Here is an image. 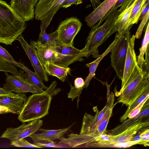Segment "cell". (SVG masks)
I'll list each match as a JSON object with an SVG mask.
<instances>
[{
  "label": "cell",
  "instance_id": "cell-11",
  "mask_svg": "<svg viewBox=\"0 0 149 149\" xmlns=\"http://www.w3.org/2000/svg\"><path fill=\"white\" fill-rule=\"evenodd\" d=\"M56 58L54 63L59 66L66 68L77 61H82L81 50L73 46H68L57 43L54 47Z\"/></svg>",
  "mask_w": 149,
  "mask_h": 149
},
{
  "label": "cell",
  "instance_id": "cell-7",
  "mask_svg": "<svg viewBox=\"0 0 149 149\" xmlns=\"http://www.w3.org/2000/svg\"><path fill=\"white\" fill-rule=\"evenodd\" d=\"M141 118L134 123L119 133L113 135L109 140L106 148H119V144L132 141L133 138L149 126V118Z\"/></svg>",
  "mask_w": 149,
  "mask_h": 149
},
{
  "label": "cell",
  "instance_id": "cell-15",
  "mask_svg": "<svg viewBox=\"0 0 149 149\" xmlns=\"http://www.w3.org/2000/svg\"><path fill=\"white\" fill-rule=\"evenodd\" d=\"M27 99L24 93L12 92L9 94L0 95V105L6 107L14 114H19Z\"/></svg>",
  "mask_w": 149,
  "mask_h": 149
},
{
  "label": "cell",
  "instance_id": "cell-16",
  "mask_svg": "<svg viewBox=\"0 0 149 149\" xmlns=\"http://www.w3.org/2000/svg\"><path fill=\"white\" fill-rule=\"evenodd\" d=\"M65 0H39L34 10V17L38 20L48 17L52 13H56L61 8Z\"/></svg>",
  "mask_w": 149,
  "mask_h": 149
},
{
  "label": "cell",
  "instance_id": "cell-12",
  "mask_svg": "<svg viewBox=\"0 0 149 149\" xmlns=\"http://www.w3.org/2000/svg\"><path fill=\"white\" fill-rule=\"evenodd\" d=\"M114 94L112 92L107 98L106 105L100 111L98 110L97 107H93V109L96 111L94 116L87 113L84 114L80 134L89 133L97 127L103 119L107 111L111 105L114 103Z\"/></svg>",
  "mask_w": 149,
  "mask_h": 149
},
{
  "label": "cell",
  "instance_id": "cell-31",
  "mask_svg": "<svg viewBox=\"0 0 149 149\" xmlns=\"http://www.w3.org/2000/svg\"><path fill=\"white\" fill-rule=\"evenodd\" d=\"M0 56L8 60L16 67L19 68L22 70V69L23 67L21 64V62H19L15 61L6 49L1 46H0Z\"/></svg>",
  "mask_w": 149,
  "mask_h": 149
},
{
  "label": "cell",
  "instance_id": "cell-38",
  "mask_svg": "<svg viewBox=\"0 0 149 149\" xmlns=\"http://www.w3.org/2000/svg\"><path fill=\"white\" fill-rule=\"evenodd\" d=\"M82 2V0H65L62 3L61 8H66L73 4L77 5Z\"/></svg>",
  "mask_w": 149,
  "mask_h": 149
},
{
  "label": "cell",
  "instance_id": "cell-3",
  "mask_svg": "<svg viewBox=\"0 0 149 149\" xmlns=\"http://www.w3.org/2000/svg\"><path fill=\"white\" fill-rule=\"evenodd\" d=\"M120 13L115 10L111 13L102 25L96 28H91L86 40L85 47L81 50L82 57H88L92 54L98 57L96 54L98 47L113 34L117 31L116 24Z\"/></svg>",
  "mask_w": 149,
  "mask_h": 149
},
{
  "label": "cell",
  "instance_id": "cell-33",
  "mask_svg": "<svg viewBox=\"0 0 149 149\" xmlns=\"http://www.w3.org/2000/svg\"><path fill=\"white\" fill-rule=\"evenodd\" d=\"M149 11H148L142 19L135 35V38L139 39L141 38L145 26L149 19Z\"/></svg>",
  "mask_w": 149,
  "mask_h": 149
},
{
  "label": "cell",
  "instance_id": "cell-13",
  "mask_svg": "<svg viewBox=\"0 0 149 149\" xmlns=\"http://www.w3.org/2000/svg\"><path fill=\"white\" fill-rule=\"evenodd\" d=\"M17 40L19 41L28 56L35 72L42 81H47L49 80L48 74L44 66L41 64L32 45L31 43L30 45L28 43L22 34L18 37Z\"/></svg>",
  "mask_w": 149,
  "mask_h": 149
},
{
  "label": "cell",
  "instance_id": "cell-10",
  "mask_svg": "<svg viewBox=\"0 0 149 149\" xmlns=\"http://www.w3.org/2000/svg\"><path fill=\"white\" fill-rule=\"evenodd\" d=\"M42 124L43 120L39 119L31 121L27 124L23 123L17 128H8L0 138L8 139L11 142L30 137L38 131Z\"/></svg>",
  "mask_w": 149,
  "mask_h": 149
},
{
  "label": "cell",
  "instance_id": "cell-26",
  "mask_svg": "<svg viewBox=\"0 0 149 149\" xmlns=\"http://www.w3.org/2000/svg\"><path fill=\"white\" fill-rule=\"evenodd\" d=\"M58 33L57 30L49 34L47 33L46 31H40L37 41L42 45L55 47L58 43Z\"/></svg>",
  "mask_w": 149,
  "mask_h": 149
},
{
  "label": "cell",
  "instance_id": "cell-41",
  "mask_svg": "<svg viewBox=\"0 0 149 149\" xmlns=\"http://www.w3.org/2000/svg\"><path fill=\"white\" fill-rule=\"evenodd\" d=\"M14 113V112L8 108L1 105H0V114L7 113Z\"/></svg>",
  "mask_w": 149,
  "mask_h": 149
},
{
  "label": "cell",
  "instance_id": "cell-4",
  "mask_svg": "<svg viewBox=\"0 0 149 149\" xmlns=\"http://www.w3.org/2000/svg\"><path fill=\"white\" fill-rule=\"evenodd\" d=\"M52 97L45 91L33 93L27 101L18 118L22 123L39 119L48 114Z\"/></svg>",
  "mask_w": 149,
  "mask_h": 149
},
{
  "label": "cell",
  "instance_id": "cell-30",
  "mask_svg": "<svg viewBox=\"0 0 149 149\" xmlns=\"http://www.w3.org/2000/svg\"><path fill=\"white\" fill-rule=\"evenodd\" d=\"M33 140V144L40 148L45 147L56 148L57 146L53 141L45 139L31 138Z\"/></svg>",
  "mask_w": 149,
  "mask_h": 149
},
{
  "label": "cell",
  "instance_id": "cell-1",
  "mask_svg": "<svg viewBox=\"0 0 149 149\" xmlns=\"http://www.w3.org/2000/svg\"><path fill=\"white\" fill-rule=\"evenodd\" d=\"M149 91V73L136 65L129 78L122 86L118 94V103L129 107L144 93Z\"/></svg>",
  "mask_w": 149,
  "mask_h": 149
},
{
  "label": "cell",
  "instance_id": "cell-42",
  "mask_svg": "<svg viewBox=\"0 0 149 149\" xmlns=\"http://www.w3.org/2000/svg\"><path fill=\"white\" fill-rule=\"evenodd\" d=\"M149 3L145 6L143 10L139 19V20H141L144 15L149 10Z\"/></svg>",
  "mask_w": 149,
  "mask_h": 149
},
{
  "label": "cell",
  "instance_id": "cell-25",
  "mask_svg": "<svg viewBox=\"0 0 149 149\" xmlns=\"http://www.w3.org/2000/svg\"><path fill=\"white\" fill-rule=\"evenodd\" d=\"M23 68L22 69L24 71L25 77L26 81L29 84L36 88L44 90H46L48 87L44 84L42 81L38 77L37 74L34 72L21 62Z\"/></svg>",
  "mask_w": 149,
  "mask_h": 149
},
{
  "label": "cell",
  "instance_id": "cell-37",
  "mask_svg": "<svg viewBox=\"0 0 149 149\" xmlns=\"http://www.w3.org/2000/svg\"><path fill=\"white\" fill-rule=\"evenodd\" d=\"M56 13H54L48 17L41 20L40 29L41 31H46V29L49 24L53 16Z\"/></svg>",
  "mask_w": 149,
  "mask_h": 149
},
{
  "label": "cell",
  "instance_id": "cell-39",
  "mask_svg": "<svg viewBox=\"0 0 149 149\" xmlns=\"http://www.w3.org/2000/svg\"><path fill=\"white\" fill-rule=\"evenodd\" d=\"M145 58L144 59L142 69L144 71L149 73V49L148 48L145 53Z\"/></svg>",
  "mask_w": 149,
  "mask_h": 149
},
{
  "label": "cell",
  "instance_id": "cell-29",
  "mask_svg": "<svg viewBox=\"0 0 149 149\" xmlns=\"http://www.w3.org/2000/svg\"><path fill=\"white\" fill-rule=\"evenodd\" d=\"M149 96V91L144 93L138 98L131 106L128 107L125 113L120 118V122H122L127 118L129 114L146 97Z\"/></svg>",
  "mask_w": 149,
  "mask_h": 149
},
{
  "label": "cell",
  "instance_id": "cell-20",
  "mask_svg": "<svg viewBox=\"0 0 149 149\" xmlns=\"http://www.w3.org/2000/svg\"><path fill=\"white\" fill-rule=\"evenodd\" d=\"M121 35V34L117 33L114 40L105 51L102 54L100 55L94 61L86 64V66L89 68V74L86 77L84 81V84L81 88L82 89L84 88H86L88 86L90 81L95 75V72L99 63L106 56L111 52L112 48L116 43Z\"/></svg>",
  "mask_w": 149,
  "mask_h": 149
},
{
  "label": "cell",
  "instance_id": "cell-8",
  "mask_svg": "<svg viewBox=\"0 0 149 149\" xmlns=\"http://www.w3.org/2000/svg\"><path fill=\"white\" fill-rule=\"evenodd\" d=\"M82 24L77 17L67 18L59 24L57 30L58 44L72 46L74 37L80 31Z\"/></svg>",
  "mask_w": 149,
  "mask_h": 149
},
{
  "label": "cell",
  "instance_id": "cell-9",
  "mask_svg": "<svg viewBox=\"0 0 149 149\" xmlns=\"http://www.w3.org/2000/svg\"><path fill=\"white\" fill-rule=\"evenodd\" d=\"M22 70L19 75H9L7 72H5L6 83L3 87L6 91L17 93L31 92L33 93H41L44 91L29 83L26 79L24 71Z\"/></svg>",
  "mask_w": 149,
  "mask_h": 149
},
{
  "label": "cell",
  "instance_id": "cell-19",
  "mask_svg": "<svg viewBox=\"0 0 149 149\" xmlns=\"http://www.w3.org/2000/svg\"><path fill=\"white\" fill-rule=\"evenodd\" d=\"M30 43L33 47L42 65L44 66L47 62L54 63L56 58L54 47L49 45H43L38 41L31 40Z\"/></svg>",
  "mask_w": 149,
  "mask_h": 149
},
{
  "label": "cell",
  "instance_id": "cell-28",
  "mask_svg": "<svg viewBox=\"0 0 149 149\" xmlns=\"http://www.w3.org/2000/svg\"><path fill=\"white\" fill-rule=\"evenodd\" d=\"M0 71L9 72L12 74L19 75L21 74L16 67L3 57L0 56Z\"/></svg>",
  "mask_w": 149,
  "mask_h": 149
},
{
  "label": "cell",
  "instance_id": "cell-35",
  "mask_svg": "<svg viewBox=\"0 0 149 149\" xmlns=\"http://www.w3.org/2000/svg\"><path fill=\"white\" fill-rule=\"evenodd\" d=\"M57 82L55 80L53 81L49 87L45 91L50 95L52 97L57 94L61 91V89L56 88Z\"/></svg>",
  "mask_w": 149,
  "mask_h": 149
},
{
  "label": "cell",
  "instance_id": "cell-43",
  "mask_svg": "<svg viewBox=\"0 0 149 149\" xmlns=\"http://www.w3.org/2000/svg\"><path fill=\"white\" fill-rule=\"evenodd\" d=\"M12 92H10L6 91L4 88H0V95L9 94Z\"/></svg>",
  "mask_w": 149,
  "mask_h": 149
},
{
  "label": "cell",
  "instance_id": "cell-2",
  "mask_svg": "<svg viewBox=\"0 0 149 149\" xmlns=\"http://www.w3.org/2000/svg\"><path fill=\"white\" fill-rule=\"evenodd\" d=\"M24 22L10 5L0 0V43L11 45L24 31Z\"/></svg>",
  "mask_w": 149,
  "mask_h": 149
},
{
  "label": "cell",
  "instance_id": "cell-23",
  "mask_svg": "<svg viewBox=\"0 0 149 149\" xmlns=\"http://www.w3.org/2000/svg\"><path fill=\"white\" fill-rule=\"evenodd\" d=\"M146 0H137L134 5L129 18L123 26L122 33L130 30L132 26L136 24L143 10L142 6Z\"/></svg>",
  "mask_w": 149,
  "mask_h": 149
},
{
  "label": "cell",
  "instance_id": "cell-5",
  "mask_svg": "<svg viewBox=\"0 0 149 149\" xmlns=\"http://www.w3.org/2000/svg\"><path fill=\"white\" fill-rule=\"evenodd\" d=\"M114 106H111L105 113L102 121L97 127L89 133L83 134H77L71 133L65 138L62 137L61 143L67 145L72 148L91 142L94 139L102 134L107 132V127L112 116Z\"/></svg>",
  "mask_w": 149,
  "mask_h": 149
},
{
  "label": "cell",
  "instance_id": "cell-22",
  "mask_svg": "<svg viewBox=\"0 0 149 149\" xmlns=\"http://www.w3.org/2000/svg\"><path fill=\"white\" fill-rule=\"evenodd\" d=\"M44 67L47 74L56 77L63 82L65 80L68 74L70 73V68L61 67L52 63H46Z\"/></svg>",
  "mask_w": 149,
  "mask_h": 149
},
{
  "label": "cell",
  "instance_id": "cell-34",
  "mask_svg": "<svg viewBox=\"0 0 149 149\" xmlns=\"http://www.w3.org/2000/svg\"><path fill=\"white\" fill-rule=\"evenodd\" d=\"M149 96H147L129 114L127 118H132L137 115L141 111L145 103L149 99Z\"/></svg>",
  "mask_w": 149,
  "mask_h": 149
},
{
  "label": "cell",
  "instance_id": "cell-6",
  "mask_svg": "<svg viewBox=\"0 0 149 149\" xmlns=\"http://www.w3.org/2000/svg\"><path fill=\"white\" fill-rule=\"evenodd\" d=\"M131 37L130 30L123 33L111 52V65L118 77L121 80L123 75L128 44Z\"/></svg>",
  "mask_w": 149,
  "mask_h": 149
},
{
  "label": "cell",
  "instance_id": "cell-24",
  "mask_svg": "<svg viewBox=\"0 0 149 149\" xmlns=\"http://www.w3.org/2000/svg\"><path fill=\"white\" fill-rule=\"evenodd\" d=\"M143 107L140 112L136 116L132 118L126 119L123 123L110 131L109 134H117L140 119L149 116V106Z\"/></svg>",
  "mask_w": 149,
  "mask_h": 149
},
{
  "label": "cell",
  "instance_id": "cell-21",
  "mask_svg": "<svg viewBox=\"0 0 149 149\" xmlns=\"http://www.w3.org/2000/svg\"><path fill=\"white\" fill-rule=\"evenodd\" d=\"M73 123L67 127L56 130H49L40 128L39 130L42 132L39 134H35L30 137L31 138L45 139L54 141L59 139L67 133L71 127L74 124Z\"/></svg>",
  "mask_w": 149,
  "mask_h": 149
},
{
  "label": "cell",
  "instance_id": "cell-17",
  "mask_svg": "<svg viewBox=\"0 0 149 149\" xmlns=\"http://www.w3.org/2000/svg\"><path fill=\"white\" fill-rule=\"evenodd\" d=\"M134 35L130 38L125 61L123 73L121 80V86L128 80L137 63L136 54L134 49L135 41Z\"/></svg>",
  "mask_w": 149,
  "mask_h": 149
},
{
  "label": "cell",
  "instance_id": "cell-14",
  "mask_svg": "<svg viewBox=\"0 0 149 149\" xmlns=\"http://www.w3.org/2000/svg\"><path fill=\"white\" fill-rule=\"evenodd\" d=\"M38 0H11L10 5L15 12L24 22L34 17V7Z\"/></svg>",
  "mask_w": 149,
  "mask_h": 149
},
{
  "label": "cell",
  "instance_id": "cell-18",
  "mask_svg": "<svg viewBox=\"0 0 149 149\" xmlns=\"http://www.w3.org/2000/svg\"><path fill=\"white\" fill-rule=\"evenodd\" d=\"M118 0H105L85 18L88 25L92 27L102 18Z\"/></svg>",
  "mask_w": 149,
  "mask_h": 149
},
{
  "label": "cell",
  "instance_id": "cell-32",
  "mask_svg": "<svg viewBox=\"0 0 149 149\" xmlns=\"http://www.w3.org/2000/svg\"><path fill=\"white\" fill-rule=\"evenodd\" d=\"M10 145L17 147H29L40 148V147L36 146L33 144L28 142L24 139H21L18 140L11 141Z\"/></svg>",
  "mask_w": 149,
  "mask_h": 149
},
{
  "label": "cell",
  "instance_id": "cell-40",
  "mask_svg": "<svg viewBox=\"0 0 149 149\" xmlns=\"http://www.w3.org/2000/svg\"><path fill=\"white\" fill-rule=\"evenodd\" d=\"M84 84V81L81 78H76L74 81V87L77 88H82Z\"/></svg>",
  "mask_w": 149,
  "mask_h": 149
},
{
  "label": "cell",
  "instance_id": "cell-27",
  "mask_svg": "<svg viewBox=\"0 0 149 149\" xmlns=\"http://www.w3.org/2000/svg\"><path fill=\"white\" fill-rule=\"evenodd\" d=\"M149 23L148 22L144 36L141 47L139 49V54L137 56V63L138 66L142 69L144 61V55L147 49L149 48Z\"/></svg>",
  "mask_w": 149,
  "mask_h": 149
},
{
  "label": "cell",
  "instance_id": "cell-36",
  "mask_svg": "<svg viewBox=\"0 0 149 149\" xmlns=\"http://www.w3.org/2000/svg\"><path fill=\"white\" fill-rule=\"evenodd\" d=\"M141 142L140 144L143 145L145 147L149 146V130L148 128L143 130L140 133Z\"/></svg>",
  "mask_w": 149,
  "mask_h": 149
}]
</instances>
